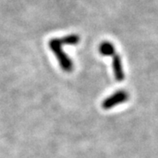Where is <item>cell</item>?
I'll list each match as a JSON object with an SVG mask.
<instances>
[{
    "instance_id": "1",
    "label": "cell",
    "mask_w": 158,
    "mask_h": 158,
    "mask_svg": "<svg viewBox=\"0 0 158 158\" xmlns=\"http://www.w3.org/2000/svg\"><path fill=\"white\" fill-rule=\"evenodd\" d=\"M62 40L59 38L51 39L48 42L49 48L56 57L61 69L66 72H70L73 69V62L62 49Z\"/></svg>"
},
{
    "instance_id": "2",
    "label": "cell",
    "mask_w": 158,
    "mask_h": 158,
    "mask_svg": "<svg viewBox=\"0 0 158 158\" xmlns=\"http://www.w3.org/2000/svg\"><path fill=\"white\" fill-rule=\"evenodd\" d=\"M128 93L125 90H118L116 92L113 93L111 96L106 98L103 103H102V107L106 110L111 109L119 104L125 103L128 99Z\"/></svg>"
},
{
    "instance_id": "3",
    "label": "cell",
    "mask_w": 158,
    "mask_h": 158,
    "mask_svg": "<svg viewBox=\"0 0 158 158\" xmlns=\"http://www.w3.org/2000/svg\"><path fill=\"white\" fill-rule=\"evenodd\" d=\"M113 70L114 74V77L118 82H122L125 79V73L123 66H122V62L120 56L115 54L113 58Z\"/></svg>"
},
{
    "instance_id": "4",
    "label": "cell",
    "mask_w": 158,
    "mask_h": 158,
    "mask_svg": "<svg viewBox=\"0 0 158 158\" xmlns=\"http://www.w3.org/2000/svg\"><path fill=\"white\" fill-rule=\"evenodd\" d=\"M98 51L104 56H113L115 55V48L113 43L109 41H104L100 43L98 47Z\"/></svg>"
},
{
    "instance_id": "5",
    "label": "cell",
    "mask_w": 158,
    "mask_h": 158,
    "mask_svg": "<svg viewBox=\"0 0 158 158\" xmlns=\"http://www.w3.org/2000/svg\"><path fill=\"white\" fill-rule=\"evenodd\" d=\"M62 44L66 45H77L80 40V38L77 34H69L67 36H64L61 39Z\"/></svg>"
}]
</instances>
